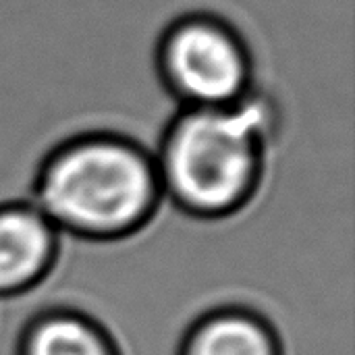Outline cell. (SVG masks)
I'll return each mask as SVG.
<instances>
[{
    "label": "cell",
    "instance_id": "cell-3",
    "mask_svg": "<svg viewBox=\"0 0 355 355\" xmlns=\"http://www.w3.org/2000/svg\"><path fill=\"white\" fill-rule=\"evenodd\" d=\"M154 73L177 108H218L258 89L256 56L245 33L206 8L173 17L154 42Z\"/></svg>",
    "mask_w": 355,
    "mask_h": 355
},
{
    "label": "cell",
    "instance_id": "cell-6",
    "mask_svg": "<svg viewBox=\"0 0 355 355\" xmlns=\"http://www.w3.org/2000/svg\"><path fill=\"white\" fill-rule=\"evenodd\" d=\"M15 355H123V349L108 327L89 312L50 304L23 322Z\"/></svg>",
    "mask_w": 355,
    "mask_h": 355
},
{
    "label": "cell",
    "instance_id": "cell-5",
    "mask_svg": "<svg viewBox=\"0 0 355 355\" xmlns=\"http://www.w3.org/2000/svg\"><path fill=\"white\" fill-rule=\"evenodd\" d=\"M177 355H285L272 320L245 304H218L183 331Z\"/></svg>",
    "mask_w": 355,
    "mask_h": 355
},
{
    "label": "cell",
    "instance_id": "cell-2",
    "mask_svg": "<svg viewBox=\"0 0 355 355\" xmlns=\"http://www.w3.org/2000/svg\"><path fill=\"white\" fill-rule=\"evenodd\" d=\"M62 237L116 243L139 235L164 204L152 148L112 129H87L40 158L29 198Z\"/></svg>",
    "mask_w": 355,
    "mask_h": 355
},
{
    "label": "cell",
    "instance_id": "cell-4",
    "mask_svg": "<svg viewBox=\"0 0 355 355\" xmlns=\"http://www.w3.org/2000/svg\"><path fill=\"white\" fill-rule=\"evenodd\" d=\"M62 235L31 200L0 202V300L40 287L56 268Z\"/></svg>",
    "mask_w": 355,
    "mask_h": 355
},
{
    "label": "cell",
    "instance_id": "cell-1",
    "mask_svg": "<svg viewBox=\"0 0 355 355\" xmlns=\"http://www.w3.org/2000/svg\"><path fill=\"white\" fill-rule=\"evenodd\" d=\"M283 129L281 104L260 87L218 108H177L154 152L164 202L193 220H227L260 193Z\"/></svg>",
    "mask_w": 355,
    "mask_h": 355
}]
</instances>
